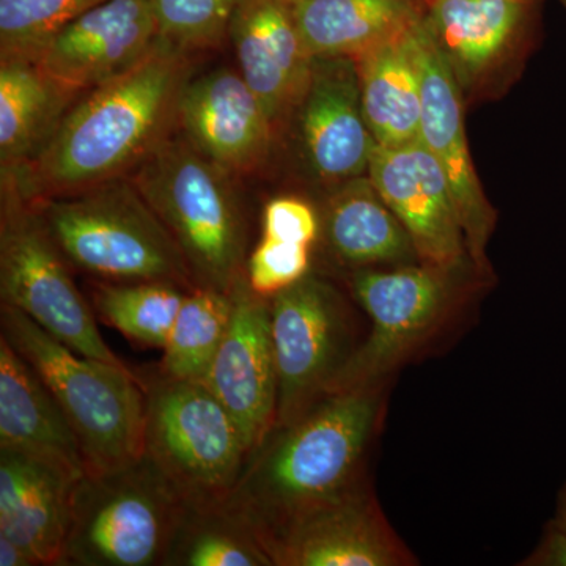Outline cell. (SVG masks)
Segmentation results:
<instances>
[{
  "label": "cell",
  "mask_w": 566,
  "mask_h": 566,
  "mask_svg": "<svg viewBox=\"0 0 566 566\" xmlns=\"http://www.w3.org/2000/svg\"><path fill=\"white\" fill-rule=\"evenodd\" d=\"M191 74L189 51L159 36L133 69L81 95L40 155L2 185L40 203L128 178L178 125Z\"/></svg>",
  "instance_id": "6da1fadb"
},
{
  "label": "cell",
  "mask_w": 566,
  "mask_h": 566,
  "mask_svg": "<svg viewBox=\"0 0 566 566\" xmlns=\"http://www.w3.org/2000/svg\"><path fill=\"white\" fill-rule=\"evenodd\" d=\"M382 392L385 385L329 394L296 422L273 428L249 455L223 509L264 543L296 517L359 485L381 419Z\"/></svg>",
  "instance_id": "7a4b0ae2"
},
{
  "label": "cell",
  "mask_w": 566,
  "mask_h": 566,
  "mask_svg": "<svg viewBox=\"0 0 566 566\" xmlns=\"http://www.w3.org/2000/svg\"><path fill=\"white\" fill-rule=\"evenodd\" d=\"M2 335L31 365L69 420L88 474H103L144 455L145 390L126 365L81 356L2 304Z\"/></svg>",
  "instance_id": "3957f363"
},
{
  "label": "cell",
  "mask_w": 566,
  "mask_h": 566,
  "mask_svg": "<svg viewBox=\"0 0 566 566\" xmlns=\"http://www.w3.org/2000/svg\"><path fill=\"white\" fill-rule=\"evenodd\" d=\"M230 175L182 139H167L129 180L161 219L197 285L230 293L244 275L248 229Z\"/></svg>",
  "instance_id": "277c9868"
},
{
  "label": "cell",
  "mask_w": 566,
  "mask_h": 566,
  "mask_svg": "<svg viewBox=\"0 0 566 566\" xmlns=\"http://www.w3.org/2000/svg\"><path fill=\"white\" fill-rule=\"evenodd\" d=\"M66 262L107 282H166L192 292L191 268L169 230L120 178L88 191L31 203Z\"/></svg>",
  "instance_id": "5b68a950"
},
{
  "label": "cell",
  "mask_w": 566,
  "mask_h": 566,
  "mask_svg": "<svg viewBox=\"0 0 566 566\" xmlns=\"http://www.w3.org/2000/svg\"><path fill=\"white\" fill-rule=\"evenodd\" d=\"M144 455L192 510L222 509L248 461L240 427L202 382L140 376Z\"/></svg>",
  "instance_id": "8992f818"
},
{
  "label": "cell",
  "mask_w": 566,
  "mask_h": 566,
  "mask_svg": "<svg viewBox=\"0 0 566 566\" xmlns=\"http://www.w3.org/2000/svg\"><path fill=\"white\" fill-rule=\"evenodd\" d=\"M186 506L150 458L77 482L63 565L161 566Z\"/></svg>",
  "instance_id": "52a82bcc"
},
{
  "label": "cell",
  "mask_w": 566,
  "mask_h": 566,
  "mask_svg": "<svg viewBox=\"0 0 566 566\" xmlns=\"http://www.w3.org/2000/svg\"><path fill=\"white\" fill-rule=\"evenodd\" d=\"M69 262L17 189L2 185L0 297L81 356L123 364L104 342L95 311L71 279Z\"/></svg>",
  "instance_id": "ba28073f"
},
{
  "label": "cell",
  "mask_w": 566,
  "mask_h": 566,
  "mask_svg": "<svg viewBox=\"0 0 566 566\" xmlns=\"http://www.w3.org/2000/svg\"><path fill=\"white\" fill-rule=\"evenodd\" d=\"M455 273L423 263L357 271L354 300L370 319V333L342 365L327 395L385 385L386 376L446 322Z\"/></svg>",
  "instance_id": "9c48e42d"
},
{
  "label": "cell",
  "mask_w": 566,
  "mask_h": 566,
  "mask_svg": "<svg viewBox=\"0 0 566 566\" xmlns=\"http://www.w3.org/2000/svg\"><path fill=\"white\" fill-rule=\"evenodd\" d=\"M270 319L279 390L275 427H285L326 397L354 348L340 294L315 275L275 294Z\"/></svg>",
  "instance_id": "30bf717a"
},
{
  "label": "cell",
  "mask_w": 566,
  "mask_h": 566,
  "mask_svg": "<svg viewBox=\"0 0 566 566\" xmlns=\"http://www.w3.org/2000/svg\"><path fill=\"white\" fill-rule=\"evenodd\" d=\"M542 0H424V24L464 98L486 91L534 39Z\"/></svg>",
  "instance_id": "8fae6325"
},
{
  "label": "cell",
  "mask_w": 566,
  "mask_h": 566,
  "mask_svg": "<svg viewBox=\"0 0 566 566\" xmlns=\"http://www.w3.org/2000/svg\"><path fill=\"white\" fill-rule=\"evenodd\" d=\"M232 319L202 385L232 415L253 452L277 422V370L270 300L252 292L245 275L230 290Z\"/></svg>",
  "instance_id": "7c38bea8"
},
{
  "label": "cell",
  "mask_w": 566,
  "mask_h": 566,
  "mask_svg": "<svg viewBox=\"0 0 566 566\" xmlns=\"http://www.w3.org/2000/svg\"><path fill=\"white\" fill-rule=\"evenodd\" d=\"M263 545L274 566L412 564L363 483L296 517Z\"/></svg>",
  "instance_id": "4fadbf2b"
},
{
  "label": "cell",
  "mask_w": 566,
  "mask_h": 566,
  "mask_svg": "<svg viewBox=\"0 0 566 566\" xmlns=\"http://www.w3.org/2000/svg\"><path fill=\"white\" fill-rule=\"evenodd\" d=\"M422 120L420 142L444 172L458 218L463 227L469 259L486 268V245L495 226V211L480 185L469 151L464 125V95L439 54L423 21L420 39Z\"/></svg>",
  "instance_id": "5bb4252c"
},
{
  "label": "cell",
  "mask_w": 566,
  "mask_h": 566,
  "mask_svg": "<svg viewBox=\"0 0 566 566\" xmlns=\"http://www.w3.org/2000/svg\"><path fill=\"white\" fill-rule=\"evenodd\" d=\"M367 175L403 223L420 262L460 271L469 256L463 227L446 175L422 142L378 145Z\"/></svg>",
  "instance_id": "9a60e30c"
},
{
  "label": "cell",
  "mask_w": 566,
  "mask_h": 566,
  "mask_svg": "<svg viewBox=\"0 0 566 566\" xmlns=\"http://www.w3.org/2000/svg\"><path fill=\"white\" fill-rule=\"evenodd\" d=\"M296 112L305 163L319 181L338 186L368 174L378 142L365 118L354 59H314Z\"/></svg>",
  "instance_id": "2e32d148"
},
{
  "label": "cell",
  "mask_w": 566,
  "mask_h": 566,
  "mask_svg": "<svg viewBox=\"0 0 566 566\" xmlns=\"http://www.w3.org/2000/svg\"><path fill=\"white\" fill-rule=\"evenodd\" d=\"M158 40L148 0H106L55 33L33 62L84 95L133 69Z\"/></svg>",
  "instance_id": "e0dca14e"
},
{
  "label": "cell",
  "mask_w": 566,
  "mask_h": 566,
  "mask_svg": "<svg viewBox=\"0 0 566 566\" xmlns=\"http://www.w3.org/2000/svg\"><path fill=\"white\" fill-rule=\"evenodd\" d=\"M178 125L210 161L229 174L255 170L270 155L275 126L240 70L218 69L182 91Z\"/></svg>",
  "instance_id": "ac0fdd59"
},
{
  "label": "cell",
  "mask_w": 566,
  "mask_h": 566,
  "mask_svg": "<svg viewBox=\"0 0 566 566\" xmlns=\"http://www.w3.org/2000/svg\"><path fill=\"white\" fill-rule=\"evenodd\" d=\"M229 40L238 70L259 96L275 129L300 107L314 57L294 22L292 0H241Z\"/></svg>",
  "instance_id": "d6986e66"
},
{
  "label": "cell",
  "mask_w": 566,
  "mask_h": 566,
  "mask_svg": "<svg viewBox=\"0 0 566 566\" xmlns=\"http://www.w3.org/2000/svg\"><path fill=\"white\" fill-rule=\"evenodd\" d=\"M0 450L20 453L80 482L88 474L73 428L24 357L0 335Z\"/></svg>",
  "instance_id": "ffe728a7"
},
{
  "label": "cell",
  "mask_w": 566,
  "mask_h": 566,
  "mask_svg": "<svg viewBox=\"0 0 566 566\" xmlns=\"http://www.w3.org/2000/svg\"><path fill=\"white\" fill-rule=\"evenodd\" d=\"M76 480L20 453L0 450V535L35 565L62 566Z\"/></svg>",
  "instance_id": "44dd1931"
},
{
  "label": "cell",
  "mask_w": 566,
  "mask_h": 566,
  "mask_svg": "<svg viewBox=\"0 0 566 566\" xmlns=\"http://www.w3.org/2000/svg\"><path fill=\"white\" fill-rule=\"evenodd\" d=\"M423 21L354 59L365 118L379 147H401L419 140Z\"/></svg>",
  "instance_id": "7402d4cb"
},
{
  "label": "cell",
  "mask_w": 566,
  "mask_h": 566,
  "mask_svg": "<svg viewBox=\"0 0 566 566\" xmlns=\"http://www.w3.org/2000/svg\"><path fill=\"white\" fill-rule=\"evenodd\" d=\"M292 9L314 59H357L424 18V0H292Z\"/></svg>",
  "instance_id": "603a6c76"
},
{
  "label": "cell",
  "mask_w": 566,
  "mask_h": 566,
  "mask_svg": "<svg viewBox=\"0 0 566 566\" xmlns=\"http://www.w3.org/2000/svg\"><path fill=\"white\" fill-rule=\"evenodd\" d=\"M80 96L35 62H0L2 175L17 172L40 155Z\"/></svg>",
  "instance_id": "cb8c5ba5"
},
{
  "label": "cell",
  "mask_w": 566,
  "mask_h": 566,
  "mask_svg": "<svg viewBox=\"0 0 566 566\" xmlns=\"http://www.w3.org/2000/svg\"><path fill=\"white\" fill-rule=\"evenodd\" d=\"M323 233L342 263L360 270L419 259L403 223L368 175L337 186L324 210Z\"/></svg>",
  "instance_id": "d4e9b609"
},
{
  "label": "cell",
  "mask_w": 566,
  "mask_h": 566,
  "mask_svg": "<svg viewBox=\"0 0 566 566\" xmlns=\"http://www.w3.org/2000/svg\"><path fill=\"white\" fill-rule=\"evenodd\" d=\"M232 312L230 293L208 286L188 292L156 371L170 379L203 382L229 331Z\"/></svg>",
  "instance_id": "484cf974"
},
{
  "label": "cell",
  "mask_w": 566,
  "mask_h": 566,
  "mask_svg": "<svg viewBox=\"0 0 566 566\" xmlns=\"http://www.w3.org/2000/svg\"><path fill=\"white\" fill-rule=\"evenodd\" d=\"M188 290L166 282H99L92 307L103 323L145 348L164 349Z\"/></svg>",
  "instance_id": "4316f807"
},
{
  "label": "cell",
  "mask_w": 566,
  "mask_h": 566,
  "mask_svg": "<svg viewBox=\"0 0 566 566\" xmlns=\"http://www.w3.org/2000/svg\"><path fill=\"white\" fill-rule=\"evenodd\" d=\"M164 566H274L259 536L226 509L186 510Z\"/></svg>",
  "instance_id": "83f0119b"
},
{
  "label": "cell",
  "mask_w": 566,
  "mask_h": 566,
  "mask_svg": "<svg viewBox=\"0 0 566 566\" xmlns=\"http://www.w3.org/2000/svg\"><path fill=\"white\" fill-rule=\"evenodd\" d=\"M106 0H0V62L35 61L59 31Z\"/></svg>",
  "instance_id": "f1b7e54d"
},
{
  "label": "cell",
  "mask_w": 566,
  "mask_h": 566,
  "mask_svg": "<svg viewBox=\"0 0 566 566\" xmlns=\"http://www.w3.org/2000/svg\"><path fill=\"white\" fill-rule=\"evenodd\" d=\"M159 36L181 50H207L229 39L241 0H148Z\"/></svg>",
  "instance_id": "f546056e"
},
{
  "label": "cell",
  "mask_w": 566,
  "mask_h": 566,
  "mask_svg": "<svg viewBox=\"0 0 566 566\" xmlns=\"http://www.w3.org/2000/svg\"><path fill=\"white\" fill-rule=\"evenodd\" d=\"M311 249L262 237L245 262V281L252 292L273 300L275 294L303 281L311 271Z\"/></svg>",
  "instance_id": "4dcf8cb0"
},
{
  "label": "cell",
  "mask_w": 566,
  "mask_h": 566,
  "mask_svg": "<svg viewBox=\"0 0 566 566\" xmlns=\"http://www.w3.org/2000/svg\"><path fill=\"white\" fill-rule=\"evenodd\" d=\"M262 229L263 237L312 248L322 223L314 208L304 200L277 197L264 207Z\"/></svg>",
  "instance_id": "1f68e13d"
},
{
  "label": "cell",
  "mask_w": 566,
  "mask_h": 566,
  "mask_svg": "<svg viewBox=\"0 0 566 566\" xmlns=\"http://www.w3.org/2000/svg\"><path fill=\"white\" fill-rule=\"evenodd\" d=\"M527 560V565L566 566L565 532L551 523L534 556L528 557Z\"/></svg>",
  "instance_id": "d6a6232c"
},
{
  "label": "cell",
  "mask_w": 566,
  "mask_h": 566,
  "mask_svg": "<svg viewBox=\"0 0 566 566\" xmlns=\"http://www.w3.org/2000/svg\"><path fill=\"white\" fill-rule=\"evenodd\" d=\"M0 566H36L28 551L9 536L0 535Z\"/></svg>",
  "instance_id": "836d02e7"
},
{
  "label": "cell",
  "mask_w": 566,
  "mask_h": 566,
  "mask_svg": "<svg viewBox=\"0 0 566 566\" xmlns=\"http://www.w3.org/2000/svg\"><path fill=\"white\" fill-rule=\"evenodd\" d=\"M553 524L566 534V483L558 494L556 517H554Z\"/></svg>",
  "instance_id": "e575fe53"
},
{
  "label": "cell",
  "mask_w": 566,
  "mask_h": 566,
  "mask_svg": "<svg viewBox=\"0 0 566 566\" xmlns=\"http://www.w3.org/2000/svg\"><path fill=\"white\" fill-rule=\"evenodd\" d=\"M558 3H560L562 9L565 10V14H566V0H558Z\"/></svg>",
  "instance_id": "d590c367"
}]
</instances>
